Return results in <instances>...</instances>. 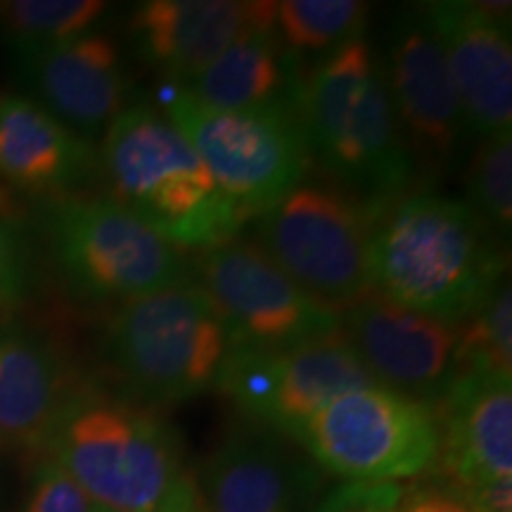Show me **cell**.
<instances>
[{
    "label": "cell",
    "instance_id": "cell-2",
    "mask_svg": "<svg viewBox=\"0 0 512 512\" xmlns=\"http://www.w3.org/2000/svg\"><path fill=\"white\" fill-rule=\"evenodd\" d=\"M297 110L311 159L342 188L387 209L418 176L396 119L382 60L366 38L299 67Z\"/></svg>",
    "mask_w": 512,
    "mask_h": 512
},
{
    "label": "cell",
    "instance_id": "cell-31",
    "mask_svg": "<svg viewBox=\"0 0 512 512\" xmlns=\"http://www.w3.org/2000/svg\"><path fill=\"white\" fill-rule=\"evenodd\" d=\"M93 512H119V510H110V508H102V505H93Z\"/></svg>",
    "mask_w": 512,
    "mask_h": 512
},
{
    "label": "cell",
    "instance_id": "cell-4",
    "mask_svg": "<svg viewBox=\"0 0 512 512\" xmlns=\"http://www.w3.org/2000/svg\"><path fill=\"white\" fill-rule=\"evenodd\" d=\"M48 458L93 505L119 512H157L185 472L169 422L152 408L100 389L69 392Z\"/></svg>",
    "mask_w": 512,
    "mask_h": 512
},
{
    "label": "cell",
    "instance_id": "cell-19",
    "mask_svg": "<svg viewBox=\"0 0 512 512\" xmlns=\"http://www.w3.org/2000/svg\"><path fill=\"white\" fill-rule=\"evenodd\" d=\"M93 169L86 138L22 95L0 98V176L31 195L64 197Z\"/></svg>",
    "mask_w": 512,
    "mask_h": 512
},
{
    "label": "cell",
    "instance_id": "cell-25",
    "mask_svg": "<svg viewBox=\"0 0 512 512\" xmlns=\"http://www.w3.org/2000/svg\"><path fill=\"white\" fill-rule=\"evenodd\" d=\"M467 195L498 238L508 240L512 228V138L510 133L482 138L467 169Z\"/></svg>",
    "mask_w": 512,
    "mask_h": 512
},
{
    "label": "cell",
    "instance_id": "cell-6",
    "mask_svg": "<svg viewBox=\"0 0 512 512\" xmlns=\"http://www.w3.org/2000/svg\"><path fill=\"white\" fill-rule=\"evenodd\" d=\"M387 209L335 181H304L259 216L256 242L309 297L342 313L373 294L370 242Z\"/></svg>",
    "mask_w": 512,
    "mask_h": 512
},
{
    "label": "cell",
    "instance_id": "cell-23",
    "mask_svg": "<svg viewBox=\"0 0 512 512\" xmlns=\"http://www.w3.org/2000/svg\"><path fill=\"white\" fill-rule=\"evenodd\" d=\"M370 8L358 0H285L275 3V31L287 53L337 50L363 38Z\"/></svg>",
    "mask_w": 512,
    "mask_h": 512
},
{
    "label": "cell",
    "instance_id": "cell-3",
    "mask_svg": "<svg viewBox=\"0 0 512 512\" xmlns=\"http://www.w3.org/2000/svg\"><path fill=\"white\" fill-rule=\"evenodd\" d=\"M110 197L183 252H204L247 219L178 128L150 105H131L105 128L100 150Z\"/></svg>",
    "mask_w": 512,
    "mask_h": 512
},
{
    "label": "cell",
    "instance_id": "cell-27",
    "mask_svg": "<svg viewBox=\"0 0 512 512\" xmlns=\"http://www.w3.org/2000/svg\"><path fill=\"white\" fill-rule=\"evenodd\" d=\"M24 285H27V249L8 202L0 195V306L17 302Z\"/></svg>",
    "mask_w": 512,
    "mask_h": 512
},
{
    "label": "cell",
    "instance_id": "cell-30",
    "mask_svg": "<svg viewBox=\"0 0 512 512\" xmlns=\"http://www.w3.org/2000/svg\"><path fill=\"white\" fill-rule=\"evenodd\" d=\"M157 512H207V505H204L200 494V482L185 470L171 486L169 496L164 498L162 508Z\"/></svg>",
    "mask_w": 512,
    "mask_h": 512
},
{
    "label": "cell",
    "instance_id": "cell-16",
    "mask_svg": "<svg viewBox=\"0 0 512 512\" xmlns=\"http://www.w3.org/2000/svg\"><path fill=\"white\" fill-rule=\"evenodd\" d=\"M275 29L271 0H147L128 17V36L147 67L185 83L235 41Z\"/></svg>",
    "mask_w": 512,
    "mask_h": 512
},
{
    "label": "cell",
    "instance_id": "cell-9",
    "mask_svg": "<svg viewBox=\"0 0 512 512\" xmlns=\"http://www.w3.org/2000/svg\"><path fill=\"white\" fill-rule=\"evenodd\" d=\"M294 439L318 465L349 482L422 475L439 456V427L430 403L382 384L337 396Z\"/></svg>",
    "mask_w": 512,
    "mask_h": 512
},
{
    "label": "cell",
    "instance_id": "cell-22",
    "mask_svg": "<svg viewBox=\"0 0 512 512\" xmlns=\"http://www.w3.org/2000/svg\"><path fill=\"white\" fill-rule=\"evenodd\" d=\"M456 330L451 356L453 377L512 380V290L510 280L491 292L479 309Z\"/></svg>",
    "mask_w": 512,
    "mask_h": 512
},
{
    "label": "cell",
    "instance_id": "cell-11",
    "mask_svg": "<svg viewBox=\"0 0 512 512\" xmlns=\"http://www.w3.org/2000/svg\"><path fill=\"white\" fill-rule=\"evenodd\" d=\"M197 268L226 325L230 351L297 347L342 328V313L309 297L259 242L235 235L204 249Z\"/></svg>",
    "mask_w": 512,
    "mask_h": 512
},
{
    "label": "cell",
    "instance_id": "cell-10",
    "mask_svg": "<svg viewBox=\"0 0 512 512\" xmlns=\"http://www.w3.org/2000/svg\"><path fill=\"white\" fill-rule=\"evenodd\" d=\"M377 384L339 328L297 347L228 351L214 389L249 422L294 439L337 396Z\"/></svg>",
    "mask_w": 512,
    "mask_h": 512
},
{
    "label": "cell",
    "instance_id": "cell-28",
    "mask_svg": "<svg viewBox=\"0 0 512 512\" xmlns=\"http://www.w3.org/2000/svg\"><path fill=\"white\" fill-rule=\"evenodd\" d=\"M401 501L396 482H347L325 496L316 512H399Z\"/></svg>",
    "mask_w": 512,
    "mask_h": 512
},
{
    "label": "cell",
    "instance_id": "cell-7",
    "mask_svg": "<svg viewBox=\"0 0 512 512\" xmlns=\"http://www.w3.org/2000/svg\"><path fill=\"white\" fill-rule=\"evenodd\" d=\"M171 86L164 100L166 119L183 133L247 221L259 219L304 181L311 155L297 95L256 110L230 112L202 105L185 88Z\"/></svg>",
    "mask_w": 512,
    "mask_h": 512
},
{
    "label": "cell",
    "instance_id": "cell-18",
    "mask_svg": "<svg viewBox=\"0 0 512 512\" xmlns=\"http://www.w3.org/2000/svg\"><path fill=\"white\" fill-rule=\"evenodd\" d=\"M439 427L437 463L467 498L486 484L512 479L510 380L453 377L432 403Z\"/></svg>",
    "mask_w": 512,
    "mask_h": 512
},
{
    "label": "cell",
    "instance_id": "cell-21",
    "mask_svg": "<svg viewBox=\"0 0 512 512\" xmlns=\"http://www.w3.org/2000/svg\"><path fill=\"white\" fill-rule=\"evenodd\" d=\"M297 55L287 53L278 31H254L223 50L185 83L192 98L214 110H256L297 95Z\"/></svg>",
    "mask_w": 512,
    "mask_h": 512
},
{
    "label": "cell",
    "instance_id": "cell-13",
    "mask_svg": "<svg viewBox=\"0 0 512 512\" xmlns=\"http://www.w3.org/2000/svg\"><path fill=\"white\" fill-rule=\"evenodd\" d=\"M420 12L444 50L467 136L482 140L510 133V5L441 0L420 5Z\"/></svg>",
    "mask_w": 512,
    "mask_h": 512
},
{
    "label": "cell",
    "instance_id": "cell-1",
    "mask_svg": "<svg viewBox=\"0 0 512 512\" xmlns=\"http://www.w3.org/2000/svg\"><path fill=\"white\" fill-rule=\"evenodd\" d=\"M505 273L508 252L482 216L430 190L389 204L370 242L373 290L448 325L472 316Z\"/></svg>",
    "mask_w": 512,
    "mask_h": 512
},
{
    "label": "cell",
    "instance_id": "cell-17",
    "mask_svg": "<svg viewBox=\"0 0 512 512\" xmlns=\"http://www.w3.org/2000/svg\"><path fill=\"white\" fill-rule=\"evenodd\" d=\"M313 489L316 472L285 434L247 420L204 463L200 494L207 512H302Z\"/></svg>",
    "mask_w": 512,
    "mask_h": 512
},
{
    "label": "cell",
    "instance_id": "cell-15",
    "mask_svg": "<svg viewBox=\"0 0 512 512\" xmlns=\"http://www.w3.org/2000/svg\"><path fill=\"white\" fill-rule=\"evenodd\" d=\"M344 335L382 387L432 403L451 382L456 325L368 294L342 311Z\"/></svg>",
    "mask_w": 512,
    "mask_h": 512
},
{
    "label": "cell",
    "instance_id": "cell-24",
    "mask_svg": "<svg viewBox=\"0 0 512 512\" xmlns=\"http://www.w3.org/2000/svg\"><path fill=\"white\" fill-rule=\"evenodd\" d=\"M107 12L100 0H10L0 3V29L12 43H60L83 36Z\"/></svg>",
    "mask_w": 512,
    "mask_h": 512
},
{
    "label": "cell",
    "instance_id": "cell-26",
    "mask_svg": "<svg viewBox=\"0 0 512 512\" xmlns=\"http://www.w3.org/2000/svg\"><path fill=\"white\" fill-rule=\"evenodd\" d=\"M24 512H93V503L55 460H38Z\"/></svg>",
    "mask_w": 512,
    "mask_h": 512
},
{
    "label": "cell",
    "instance_id": "cell-5",
    "mask_svg": "<svg viewBox=\"0 0 512 512\" xmlns=\"http://www.w3.org/2000/svg\"><path fill=\"white\" fill-rule=\"evenodd\" d=\"M230 351L226 325L195 280L121 304L105 356L131 401L176 406L214 389Z\"/></svg>",
    "mask_w": 512,
    "mask_h": 512
},
{
    "label": "cell",
    "instance_id": "cell-12",
    "mask_svg": "<svg viewBox=\"0 0 512 512\" xmlns=\"http://www.w3.org/2000/svg\"><path fill=\"white\" fill-rule=\"evenodd\" d=\"M382 67L415 171L441 174L467 138V126L444 50L420 5L394 19Z\"/></svg>",
    "mask_w": 512,
    "mask_h": 512
},
{
    "label": "cell",
    "instance_id": "cell-20",
    "mask_svg": "<svg viewBox=\"0 0 512 512\" xmlns=\"http://www.w3.org/2000/svg\"><path fill=\"white\" fill-rule=\"evenodd\" d=\"M69 389L43 339L0 330V444L24 458H46Z\"/></svg>",
    "mask_w": 512,
    "mask_h": 512
},
{
    "label": "cell",
    "instance_id": "cell-29",
    "mask_svg": "<svg viewBox=\"0 0 512 512\" xmlns=\"http://www.w3.org/2000/svg\"><path fill=\"white\" fill-rule=\"evenodd\" d=\"M399 512H475L451 489H420L401 503Z\"/></svg>",
    "mask_w": 512,
    "mask_h": 512
},
{
    "label": "cell",
    "instance_id": "cell-14",
    "mask_svg": "<svg viewBox=\"0 0 512 512\" xmlns=\"http://www.w3.org/2000/svg\"><path fill=\"white\" fill-rule=\"evenodd\" d=\"M15 67L38 105L81 138L98 136L126 110L131 79L117 41L107 34L17 43Z\"/></svg>",
    "mask_w": 512,
    "mask_h": 512
},
{
    "label": "cell",
    "instance_id": "cell-8",
    "mask_svg": "<svg viewBox=\"0 0 512 512\" xmlns=\"http://www.w3.org/2000/svg\"><path fill=\"white\" fill-rule=\"evenodd\" d=\"M46 235L62 278L93 302L126 304L190 280L181 252L112 197H60Z\"/></svg>",
    "mask_w": 512,
    "mask_h": 512
}]
</instances>
